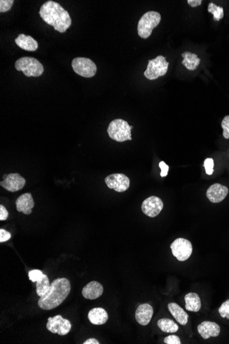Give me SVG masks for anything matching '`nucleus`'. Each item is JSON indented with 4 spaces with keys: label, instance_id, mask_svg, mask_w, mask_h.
I'll use <instances>...</instances> for the list:
<instances>
[{
    "label": "nucleus",
    "instance_id": "19",
    "mask_svg": "<svg viewBox=\"0 0 229 344\" xmlns=\"http://www.w3.org/2000/svg\"><path fill=\"white\" fill-rule=\"evenodd\" d=\"M88 318L93 325H103L108 321L109 316L104 309L94 308L89 311Z\"/></svg>",
    "mask_w": 229,
    "mask_h": 344
},
{
    "label": "nucleus",
    "instance_id": "36",
    "mask_svg": "<svg viewBox=\"0 0 229 344\" xmlns=\"http://www.w3.org/2000/svg\"><path fill=\"white\" fill-rule=\"evenodd\" d=\"M84 344H99V342L98 340H96V339L94 338H90L89 339V340H87V341H85L83 343Z\"/></svg>",
    "mask_w": 229,
    "mask_h": 344
},
{
    "label": "nucleus",
    "instance_id": "29",
    "mask_svg": "<svg viewBox=\"0 0 229 344\" xmlns=\"http://www.w3.org/2000/svg\"><path fill=\"white\" fill-rule=\"evenodd\" d=\"M219 314L222 318H227L229 320V300H227L225 303L222 305L219 309Z\"/></svg>",
    "mask_w": 229,
    "mask_h": 344
},
{
    "label": "nucleus",
    "instance_id": "35",
    "mask_svg": "<svg viewBox=\"0 0 229 344\" xmlns=\"http://www.w3.org/2000/svg\"><path fill=\"white\" fill-rule=\"evenodd\" d=\"M188 3L190 6L195 8V7L201 6L202 1L201 0H188Z\"/></svg>",
    "mask_w": 229,
    "mask_h": 344
},
{
    "label": "nucleus",
    "instance_id": "26",
    "mask_svg": "<svg viewBox=\"0 0 229 344\" xmlns=\"http://www.w3.org/2000/svg\"><path fill=\"white\" fill-rule=\"evenodd\" d=\"M44 274L41 270H33L28 273L29 279L33 283H37L43 278Z\"/></svg>",
    "mask_w": 229,
    "mask_h": 344
},
{
    "label": "nucleus",
    "instance_id": "31",
    "mask_svg": "<svg viewBox=\"0 0 229 344\" xmlns=\"http://www.w3.org/2000/svg\"><path fill=\"white\" fill-rule=\"evenodd\" d=\"M164 343L166 344H181L180 338L177 336H169L164 339Z\"/></svg>",
    "mask_w": 229,
    "mask_h": 344
},
{
    "label": "nucleus",
    "instance_id": "28",
    "mask_svg": "<svg viewBox=\"0 0 229 344\" xmlns=\"http://www.w3.org/2000/svg\"><path fill=\"white\" fill-rule=\"evenodd\" d=\"M223 129V136L227 140L229 139V115L225 116L221 123Z\"/></svg>",
    "mask_w": 229,
    "mask_h": 344
},
{
    "label": "nucleus",
    "instance_id": "7",
    "mask_svg": "<svg viewBox=\"0 0 229 344\" xmlns=\"http://www.w3.org/2000/svg\"><path fill=\"white\" fill-rule=\"evenodd\" d=\"M71 66L76 74L85 78L94 76L97 72L96 63L90 58L77 57L71 62Z\"/></svg>",
    "mask_w": 229,
    "mask_h": 344
},
{
    "label": "nucleus",
    "instance_id": "30",
    "mask_svg": "<svg viewBox=\"0 0 229 344\" xmlns=\"http://www.w3.org/2000/svg\"><path fill=\"white\" fill-rule=\"evenodd\" d=\"M214 162L212 158H208L205 160L204 167L206 173L208 175H212L214 173Z\"/></svg>",
    "mask_w": 229,
    "mask_h": 344
},
{
    "label": "nucleus",
    "instance_id": "5",
    "mask_svg": "<svg viewBox=\"0 0 229 344\" xmlns=\"http://www.w3.org/2000/svg\"><path fill=\"white\" fill-rule=\"evenodd\" d=\"M14 67L17 71H22L27 77H38L44 72L43 65L37 59L24 56L16 60Z\"/></svg>",
    "mask_w": 229,
    "mask_h": 344
},
{
    "label": "nucleus",
    "instance_id": "2",
    "mask_svg": "<svg viewBox=\"0 0 229 344\" xmlns=\"http://www.w3.org/2000/svg\"><path fill=\"white\" fill-rule=\"evenodd\" d=\"M71 291L70 282L67 278L54 280L51 284L49 292L40 297L38 306L43 310H52L63 303Z\"/></svg>",
    "mask_w": 229,
    "mask_h": 344
},
{
    "label": "nucleus",
    "instance_id": "23",
    "mask_svg": "<svg viewBox=\"0 0 229 344\" xmlns=\"http://www.w3.org/2000/svg\"><path fill=\"white\" fill-rule=\"evenodd\" d=\"M157 326L163 332L173 333L177 332L179 330V326L175 323L173 320L168 319V318H163L157 322Z\"/></svg>",
    "mask_w": 229,
    "mask_h": 344
},
{
    "label": "nucleus",
    "instance_id": "21",
    "mask_svg": "<svg viewBox=\"0 0 229 344\" xmlns=\"http://www.w3.org/2000/svg\"><path fill=\"white\" fill-rule=\"evenodd\" d=\"M185 301H186V310L192 311V312H199L201 310L202 307L201 299L199 295L196 293H190L187 294L185 297Z\"/></svg>",
    "mask_w": 229,
    "mask_h": 344
},
{
    "label": "nucleus",
    "instance_id": "4",
    "mask_svg": "<svg viewBox=\"0 0 229 344\" xmlns=\"http://www.w3.org/2000/svg\"><path fill=\"white\" fill-rule=\"evenodd\" d=\"M131 126L122 119H115L109 124L107 129L109 136L118 142L132 140Z\"/></svg>",
    "mask_w": 229,
    "mask_h": 344
},
{
    "label": "nucleus",
    "instance_id": "22",
    "mask_svg": "<svg viewBox=\"0 0 229 344\" xmlns=\"http://www.w3.org/2000/svg\"><path fill=\"white\" fill-rule=\"evenodd\" d=\"M183 57L182 63L189 70L194 71L197 68L201 63V59L197 54L190 52H185L181 54Z\"/></svg>",
    "mask_w": 229,
    "mask_h": 344
},
{
    "label": "nucleus",
    "instance_id": "6",
    "mask_svg": "<svg viewBox=\"0 0 229 344\" xmlns=\"http://www.w3.org/2000/svg\"><path fill=\"white\" fill-rule=\"evenodd\" d=\"M169 67V62L166 61L164 56L159 55L154 59L149 60L147 68L144 74L148 80L157 79L166 75Z\"/></svg>",
    "mask_w": 229,
    "mask_h": 344
},
{
    "label": "nucleus",
    "instance_id": "16",
    "mask_svg": "<svg viewBox=\"0 0 229 344\" xmlns=\"http://www.w3.org/2000/svg\"><path fill=\"white\" fill-rule=\"evenodd\" d=\"M16 210L18 212H23L24 215H28L32 213V208L34 206L32 194L25 193L20 196L15 201Z\"/></svg>",
    "mask_w": 229,
    "mask_h": 344
},
{
    "label": "nucleus",
    "instance_id": "25",
    "mask_svg": "<svg viewBox=\"0 0 229 344\" xmlns=\"http://www.w3.org/2000/svg\"><path fill=\"white\" fill-rule=\"evenodd\" d=\"M208 11L213 14L214 21H219L224 17V9L215 3H210L209 4Z\"/></svg>",
    "mask_w": 229,
    "mask_h": 344
},
{
    "label": "nucleus",
    "instance_id": "34",
    "mask_svg": "<svg viewBox=\"0 0 229 344\" xmlns=\"http://www.w3.org/2000/svg\"><path fill=\"white\" fill-rule=\"evenodd\" d=\"M8 212L4 206H0V221H5L8 217Z\"/></svg>",
    "mask_w": 229,
    "mask_h": 344
},
{
    "label": "nucleus",
    "instance_id": "10",
    "mask_svg": "<svg viewBox=\"0 0 229 344\" xmlns=\"http://www.w3.org/2000/svg\"><path fill=\"white\" fill-rule=\"evenodd\" d=\"M105 183L110 189H114L118 193L125 192L130 187V179L122 173H115L106 177Z\"/></svg>",
    "mask_w": 229,
    "mask_h": 344
},
{
    "label": "nucleus",
    "instance_id": "13",
    "mask_svg": "<svg viewBox=\"0 0 229 344\" xmlns=\"http://www.w3.org/2000/svg\"><path fill=\"white\" fill-rule=\"evenodd\" d=\"M228 194L229 189L227 186L221 184H214L208 188L207 197L211 202L217 204L224 200Z\"/></svg>",
    "mask_w": 229,
    "mask_h": 344
},
{
    "label": "nucleus",
    "instance_id": "12",
    "mask_svg": "<svg viewBox=\"0 0 229 344\" xmlns=\"http://www.w3.org/2000/svg\"><path fill=\"white\" fill-rule=\"evenodd\" d=\"M164 208V203L159 197L151 196L145 199L142 205V212L149 217L158 216Z\"/></svg>",
    "mask_w": 229,
    "mask_h": 344
},
{
    "label": "nucleus",
    "instance_id": "11",
    "mask_svg": "<svg viewBox=\"0 0 229 344\" xmlns=\"http://www.w3.org/2000/svg\"><path fill=\"white\" fill-rule=\"evenodd\" d=\"M3 180L0 182L1 187L8 190L11 193L19 191L24 187L25 183V178L21 177L18 173H10L8 175H4L3 177Z\"/></svg>",
    "mask_w": 229,
    "mask_h": 344
},
{
    "label": "nucleus",
    "instance_id": "24",
    "mask_svg": "<svg viewBox=\"0 0 229 344\" xmlns=\"http://www.w3.org/2000/svg\"><path fill=\"white\" fill-rule=\"evenodd\" d=\"M36 294L39 297L45 296L50 289L51 285L49 284V278L47 275L44 274L43 278L41 281L36 283Z\"/></svg>",
    "mask_w": 229,
    "mask_h": 344
},
{
    "label": "nucleus",
    "instance_id": "15",
    "mask_svg": "<svg viewBox=\"0 0 229 344\" xmlns=\"http://www.w3.org/2000/svg\"><path fill=\"white\" fill-rule=\"evenodd\" d=\"M154 310L153 307L148 304L139 305L135 312V319L139 325L147 326L153 318Z\"/></svg>",
    "mask_w": 229,
    "mask_h": 344
},
{
    "label": "nucleus",
    "instance_id": "33",
    "mask_svg": "<svg viewBox=\"0 0 229 344\" xmlns=\"http://www.w3.org/2000/svg\"><path fill=\"white\" fill-rule=\"evenodd\" d=\"M159 167H160L161 171V177H165L168 175V171H169V166L167 165L166 163L164 162H161L159 164Z\"/></svg>",
    "mask_w": 229,
    "mask_h": 344
},
{
    "label": "nucleus",
    "instance_id": "20",
    "mask_svg": "<svg viewBox=\"0 0 229 344\" xmlns=\"http://www.w3.org/2000/svg\"><path fill=\"white\" fill-rule=\"evenodd\" d=\"M168 309L171 313L172 316L175 318L181 325L185 326L188 324L189 316L186 311L177 305V304L171 303L168 305Z\"/></svg>",
    "mask_w": 229,
    "mask_h": 344
},
{
    "label": "nucleus",
    "instance_id": "18",
    "mask_svg": "<svg viewBox=\"0 0 229 344\" xmlns=\"http://www.w3.org/2000/svg\"><path fill=\"white\" fill-rule=\"evenodd\" d=\"M16 44L25 51L34 52L38 47V42L33 39L32 36H27L25 34H20L14 39Z\"/></svg>",
    "mask_w": 229,
    "mask_h": 344
},
{
    "label": "nucleus",
    "instance_id": "1",
    "mask_svg": "<svg viewBox=\"0 0 229 344\" xmlns=\"http://www.w3.org/2000/svg\"><path fill=\"white\" fill-rule=\"evenodd\" d=\"M39 14L45 23L52 25L60 33L65 32L72 22L69 12L59 3L51 0L42 5Z\"/></svg>",
    "mask_w": 229,
    "mask_h": 344
},
{
    "label": "nucleus",
    "instance_id": "3",
    "mask_svg": "<svg viewBox=\"0 0 229 344\" xmlns=\"http://www.w3.org/2000/svg\"><path fill=\"white\" fill-rule=\"evenodd\" d=\"M161 16L158 12L149 11L146 12L139 19L137 32L142 39H148L154 29L159 24Z\"/></svg>",
    "mask_w": 229,
    "mask_h": 344
},
{
    "label": "nucleus",
    "instance_id": "14",
    "mask_svg": "<svg viewBox=\"0 0 229 344\" xmlns=\"http://www.w3.org/2000/svg\"><path fill=\"white\" fill-rule=\"evenodd\" d=\"M198 331L204 340H208L212 337H219L221 333V327L215 322L205 321L198 327Z\"/></svg>",
    "mask_w": 229,
    "mask_h": 344
},
{
    "label": "nucleus",
    "instance_id": "32",
    "mask_svg": "<svg viewBox=\"0 0 229 344\" xmlns=\"http://www.w3.org/2000/svg\"><path fill=\"white\" fill-rule=\"evenodd\" d=\"M10 238L11 234L10 232L3 230V229L0 230V243L5 242V241L10 240Z\"/></svg>",
    "mask_w": 229,
    "mask_h": 344
},
{
    "label": "nucleus",
    "instance_id": "8",
    "mask_svg": "<svg viewBox=\"0 0 229 344\" xmlns=\"http://www.w3.org/2000/svg\"><path fill=\"white\" fill-rule=\"evenodd\" d=\"M170 248H171L172 254L179 261H186L190 259L193 251L191 242L183 238L176 239L172 243Z\"/></svg>",
    "mask_w": 229,
    "mask_h": 344
},
{
    "label": "nucleus",
    "instance_id": "17",
    "mask_svg": "<svg viewBox=\"0 0 229 344\" xmlns=\"http://www.w3.org/2000/svg\"><path fill=\"white\" fill-rule=\"evenodd\" d=\"M104 288L101 284L96 281L88 283L83 289L82 294L85 299L96 300L103 294Z\"/></svg>",
    "mask_w": 229,
    "mask_h": 344
},
{
    "label": "nucleus",
    "instance_id": "27",
    "mask_svg": "<svg viewBox=\"0 0 229 344\" xmlns=\"http://www.w3.org/2000/svg\"><path fill=\"white\" fill-rule=\"evenodd\" d=\"M14 0H0V12H5L11 9Z\"/></svg>",
    "mask_w": 229,
    "mask_h": 344
},
{
    "label": "nucleus",
    "instance_id": "9",
    "mask_svg": "<svg viewBox=\"0 0 229 344\" xmlns=\"http://www.w3.org/2000/svg\"><path fill=\"white\" fill-rule=\"evenodd\" d=\"M46 327L51 333L63 336L70 332L71 325L68 320L64 319L63 317L58 315L54 318H48Z\"/></svg>",
    "mask_w": 229,
    "mask_h": 344
}]
</instances>
